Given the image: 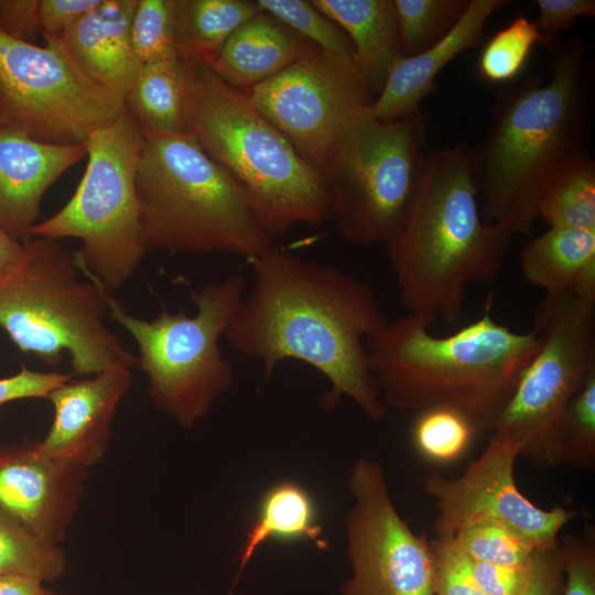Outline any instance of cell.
Listing matches in <instances>:
<instances>
[{
  "instance_id": "1",
  "label": "cell",
  "mask_w": 595,
  "mask_h": 595,
  "mask_svg": "<svg viewBox=\"0 0 595 595\" xmlns=\"http://www.w3.org/2000/svg\"><path fill=\"white\" fill-rule=\"evenodd\" d=\"M250 264L252 283L224 338L259 361L266 379L284 360L320 371L329 383L323 409L347 397L369 418H382L366 340L387 320L372 288L335 266L273 246Z\"/></svg>"
},
{
  "instance_id": "2",
  "label": "cell",
  "mask_w": 595,
  "mask_h": 595,
  "mask_svg": "<svg viewBox=\"0 0 595 595\" xmlns=\"http://www.w3.org/2000/svg\"><path fill=\"white\" fill-rule=\"evenodd\" d=\"M550 68L548 83L531 74L502 85L473 150L482 217L512 236L531 234L551 182L589 153L583 39L574 35L554 47Z\"/></svg>"
},
{
  "instance_id": "3",
  "label": "cell",
  "mask_w": 595,
  "mask_h": 595,
  "mask_svg": "<svg viewBox=\"0 0 595 595\" xmlns=\"http://www.w3.org/2000/svg\"><path fill=\"white\" fill-rule=\"evenodd\" d=\"M473 163L466 144L426 152L408 212L386 244L402 305L450 324L462 316L468 285L499 275L512 239L483 219Z\"/></svg>"
},
{
  "instance_id": "4",
  "label": "cell",
  "mask_w": 595,
  "mask_h": 595,
  "mask_svg": "<svg viewBox=\"0 0 595 595\" xmlns=\"http://www.w3.org/2000/svg\"><path fill=\"white\" fill-rule=\"evenodd\" d=\"M489 304L448 336L431 334L434 318L408 312L368 337V366L383 401L418 412L452 408L480 434L493 430L541 338L533 329L519 333L500 324Z\"/></svg>"
},
{
  "instance_id": "5",
  "label": "cell",
  "mask_w": 595,
  "mask_h": 595,
  "mask_svg": "<svg viewBox=\"0 0 595 595\" xmlns=\"http://www.w3.org/2000/svg\"><path fill=\"white\" fill-rule=\"evenodd\" d=\"M186 63V62H185ZM187 133L242 186L273 239L332 218L321 171L249 100L204 63H186Z\"/></svg>"
},
{
  "instance_id": "6",
  "label": "cell",
  "mask_w": 595,
  "mask_h": 595,
  "mask_svg": "<svg viewBox=\"0 0 595 595\" xmlns=\"http://www.w3.org/2000/svg\"><path fill=\"white\" fill-rule=\"evenodd\" d=\"M136 192L149 249L252 263L273 246L242 186L187 133L143 136Z\"/></svg>"
},
{
  "instance_id": "7",
  "label": "cell",
  "mask_w": 595,
  "mask_h": 595,
  "mask_svg": "<svg viewBox=\"0 0 595 595\" xmlns=\"http://www.w3.org/2000/svg\"><path fill=\"white\" fill-rule=\"evenodd\" d=\"M109 293L74 252L31 237L0 272V328L21 351L48 365L67 351L73 376L131 369L137 357L105 323Z\"/></svg>"
},
{
  "instance_id": "8",
  "label": "cell",
  "mask_w": 595,
  "mask_h": 595,
  "mask_svg": "<svg viewBox=\"0 0 595 595\" xmlns=\"http://www.w3.org/2000/svg\"><path fill=\"white\" fill-rule=\"evenodd\" d=\"M246 280L239 272L188 285L196 312H171L165 305L153 320L128 313L109 293L108 318L120 325L139 348L153 404L185 428H193L232 385L231 363L220 339L240 304Z\"/></svg>"
},
{
  "instance_id": "9",
  "label": "cell",
  "mask_w": 595,
  "mask_h": 595,
  "mask_svg": "<svg viewBox=\"0 0 595 595\" xmlns=\"http://www.w3.org/2000/svg\"><path fill=\"white\" fill-rule=\"evenodd\" d=\"M143 134L123 110L86 142L87 165L69 201L31 236L83 242L75 260L107 291L121 288L149 250L136 192Z\"/></svg>"
},
{
  "instance_id": "10",
  "label": "cell",
  "mask_w": 595,
  "mask_h": 595,
  "mask_svg": "<svg viewBox=\"0 0 595 595\" xmlns=\"http://www.w3.org/2000/svg\"><path fill=\"white\" fill-rule=\"evenodd\" d=\"M426 128L422 111L385 122L370 105L346 123L322 170L345 240L387 244L397 232L420 177Z\"/></svg>"
},
{
  "instance_id": "11",
  "label": "cell",
  "mask_w": 595,
  "mask_h": 595,
  "mask_svg": "<svg viewBox=\"0 0 595 595\" xmlns=\"http://www.w3.org/2000/svg\"><path fill=\"white\" fill-rule=\"evenodd\" d=\"M533 331L540 348L493 431L506 433L534 464L551 466L558 464L569 403L595 371V296L544 294Z\"/></svg>"
},
{
  "instance_id": "12",
  "label": "cell",
  "mask_w": 595,
  "mask_h": 595,
  "mask_svg": "<svg viewBox=\"0 0 595 595\" xmlns=\"http://www.w3.org/2000/svg\"><path fill=\"white\" fill-rule=\"evenodd\" d=\"M24 42L0 30V123L35 140L86 143L123 104L93 84L60 36Z\"/></svg>"
},
{
  "instance_id": "13",
  "label": "cell",
  "mask_w": 595,
  "mask_h": 595,
  "mask_svg": "<svg viewBox=\"0 0 595 595\" xmlns=\"http://www.w3.org/2000/svg\"><path fill=\"white\" fill-rule=\"evenodd\" d=\"M247 96L322 173L344 127L375 94L353 64L306 41L294 62Z\"/></svg>"
},
{
  "instance_id": "14",
  "label": "cell",
  "mask_w": 595,
  "mask_h": 595,
  "mask_svg": "<svg viewBox=\"0 0 595 595\" xmlns=\"http://www.w3.org/2000/svg\"><path fill=\"white\" fill-rule=\"evenodd\" d=\"M348 485L355 497L346 519L351 575L339 595H434L431 544L394 508L382 467L358 458Z\"/></svg>"
},
{
  "instance_id": "15",
  "label": "cell",
  "mask_w": 595,
  "mask_h": 595,
  "mask_svg": "<svg viewBox=\"0 0 595 595\" xmlns=\"http://www.w3.org/2000/svg\"><path fill=\"white\" fill-rule=\"evenodd\" d=\"M520 451L506 433L494 431L484 453L461 477L432 475L425 480L423 489L439 512L437 539H451L473 522L490 520L523 534L537 549L560 547L558 534L574 512L561 507L541 509L518 490L513 467Z\"/></svg>"
},
{
  "instance_id": "16",
  "label": "cell",
  "mask_w": 595,
  "mask_h": 595,
  "mask_svg": "<svg viewBox=\"0 0 595 595\" xmlns=\"http://www.w3.org/2000/svg\"><path fill=\"white\" fill-rule=\"evenodd\" d=\"M86 470L55 461L39 442L0 448V507L58 544L77 512Z\"/></svg>"
},
{
  "instance_id": "17",
  "label": "cell",
  "mask_w": 595,
  "mask_h": 595,
  "mask_svg": "<svg viewBox=\"0 0 595 595\" xmlns=\"http://www.w3.org/2000/svg\"><path fill=\"white\" fill-rule=\"evenodd\" d=\"M130 369H112L64 382L48 400L52 425L39 442L55 461L87 469L106 455L116 410L131 387Z\"/></svg>"
},
{
  "instance_id": "18",
  "label": "cell",
  "mask_w": 595,
  "mask_h": 595,
  "mask_svg": "<svg viewBox=\"0 0 595 595\" xmlns=\"http://www.w3.org/2000/svg\"><path fill=\"white\" fill-rule=\"evenodd\" d=\"M86 155V143L43 142L0 123V227L19 241L31 238L44 194Z\"/></svg>"
},
{
  "instance_id": "19",
  "label": "cell",
  "mask_w": 595,
  "mask_h": 595,
  "mask_svg": "<svg viewBox=\"0 0 595 595\" xmlns=\"http://www.w3.org/2000/svg\"><path fill=\"white\" fill-rule=\"evenodd\" d=\"M506 0H469L453 30L430 48L402 57L389 73L382 88L370 104L374 115L392 122L419 113L423 99L433 90L443 67L463 52L477 46L484 26Z\"/></svg>"
},
{
  "instance_id": "20",
  "label": "cell",
  "mask_w": 595,
  "mask_h": 595,
  "mask_svg": "<svg viewBox=\"0 0 595 595\" xmlns=\"http://www.w3.org/2000/svg\"><path fill=\"white\" fill-rule=\"evenodd\" d=\"M137 2L102 0L60 35L84 75L122 104L140 67L130 41Z\"/></svg>"
},
{
  "instance_id": "21",
  "label": "cell",
  "mask_w": 595,
  "mask_h": 595,
  "mask_svg": "<svg viewBox=\"0 0 595 595\" xmlns=\"http://www.w3.org/2000/svg\"><path fill=\"white\" fill-rule=\"evenodd\" d=\"M305 43L261 11L239 26L205 64L232 87L250 89L294 62Z\"/></svg>"
},
{
  "instance_id": "22",
  "label": "cell",
  "mask_w": 595,
  "mask_h": 595,
  "mask_svg": "<svg viewBox=\"0 0 595 595\" xmlns=\"http://www.w3.org/2000/svg\"><path fill=\"white\" fill-rule=\"evenodd\" d=\"M349 39L354 66L375 95L403 57L393 0H312Z\"/></svg>"
},
{
  "instance_id": "23",
  "label": "cell",
  "mask_w": 595,
  "mask_h": 595,
  "mask_svg": "<svg viewBox=\"0 0 595 595\" xmlns=\"http://www.w3.org/2000/svg\"><path fill=\"white\" fill-rule=\"evenodd\" d=\"M519 268L545 294L595 296V230L549 227L522 246Z\"/></svg>"
},
{
  "instance_id": "24",
  "label": "cell",
  "mask_w": 595,
  "mask_h": 595,
  "mask_svg": "<svg viewBox=\"0 0 595 595\" xmlns=\"http://www.w3.org/2000/svg\"><path fill=\"white\" fill-rule=\"evenodd\" d=\"M186 83L187 65L180 57L143 64L123 99V109L143 136L187 133Z\"/></svg>"
},
{
  "instance_id": "25",
  "label": "cell",
  "mask_w": 595,
  "mask_h": 595,
  "mask_svg": "<svg viewBox=\"0 0 595 595\" xmlns=\"http://www.w3.org/2000/svg\"><path fill=\"white\" fill-rule=\"evenodd\" d=\"M257 510L240 551L237 578L257 549L268 540H310L321 550L328 548L316 505L300 483L286 479L273 484L262 495Z\"/></svg>"
},
{
  "instance_id": "26",
  "label": "cell",
  "mask_w": 595,
  "mask_h": 595,
  "mask_svg": "<svg viewBox=\"0 0 595 595\" xmlns=\"http://www.w3.org/2000/svg\"><path fill=\"white\" fill-rule=\"evenodd\" d=\"M262 10L249 0H173L178 57L207 63L244 23Z\"/></svg>"
},
{
  "instance_id": "27",
  "label": "cell",
  "mask_w": 595,
  "mask_h": 595,
  "mask_svg": "<svg viewBox=\"0 0 595 595\" xmlns=\"http://www.w3.org/2000/svg\"><path fill=\"white\" fill-rule=\"evenodd\" d=\"M538 218L549 227L595 230V161L591 153L572 161L551 182Z\"/></svg>"
},
{
  "instance_id": "28",
  "label": "cell",
  "mask_w": 595,
  "mask_h": 595,
  "mask_svg": "<svg viewBox=\"0 0 595 595\" xmlns=\"http://www.w3.org/2000/svg\"><path fill=\"white\" fill-rule=\"evenodd\" d=\"M66 570L58 544L52 543L0 507V575L23 574L53 582Z\"/></svg>"
},
{
  "instance_id": "29",
  "label": "cell",
  "mask_w": 595,
  "mask_h": 595,
  "mask_svg": "<svg viewBox=\"0 0 595 595\" xmlns=\"http://www.w3.org/2000/svg\"><path fill=\"white\" fill-rule=\"evenodd\" d=\"M469 0H393L403 57L419 54L446 36Z\"/></svg>"
},
{
  "instance_id": "30",
  "label": "cell",
  "mask_w": 595,
  "mask_h": 595,
  "mask_svg": "<svg viewBox=\"0 0 595 595\" xmlns=\"http://www.w3.org/2000/svg\"><path fill=\"white\" fill-rule=\"evenodd\" d=\"M536 44H543L534 24L518 15L485 44L477 63V75L491 84L516 80Z\"/></svg>"
},
{
  "instance_id": "31",
  "label": "cell",
  "mask_w": 595,
  "mask_h": 595,
  "mask_svg": "<svg viewBox=\"0 0 595 595\" xmlns=\"http://www.w3.org/2000/svg\"><path fill=\"white\" fill-rule=\"evenodd\" d=\"M479 434L464 413L447 407L420 411L412 428L415 448L424 457L439 463L463 455Z\"/></svg>"
},
{
  "instance_id": "32",
  "label": "cell",
  "mask_w": 595,
  "mask_h": 595,
  "mask_svg": "<svg viewBox=\"0 0 595 595\" xmlns=\"http://www.w3.org/2000/svg\"><path fill=\"white\" fill-rule=\"evenodd\" d=\"M257 2L262 11L274 17L302 39L354 65V51L349 39L312 1L258 0Z\"/></svg>"
},
{
  "instance_id": "33",
  "label": "cell",
  "mask_w": 595,
  "mask_h": 595,
  "mask_svg": "<svg viewBox=\"0 0 595 595\" xmlns=\"http://www.w3.org/2000/svg\"><path fill=\"white\" fill-rule=\"evenodd\" d=\"M472 560L508 566L526 564L536 545L508 526L490 520L473 522L451 539Z\"/></svg>"
},
{
  "instance_id": "34",
  "label": "cell",
  "mask_w": 595,
  "mask_h": 595,
  "mask_svg": "<svg viewBox=\"0 0 595 595\" xmlns=\"http://www.w3.org/2000/svg\"><path fill=\"white\" fill-rule=\"evenodd\" d=\"M130 41L140 66L178 57L173 0H138L131 19Z\"/></svg>"
},
{
  "instance_id": "35",
  "label": "cell",
  "mask_w": 595,
  "mask_h": 595,
  "mask_svg": "<svg viewBox=\"0 0 595 595\" xmlns=\"http://www.w3.org/2000/svg\"><path fill=\"white\" fill-rule=\"evenodd\" d=\"M595 459V371L566 409L558 464L592 466Z\"/></svg>"
},
{
  "instance_id": "36",
  "label": "cell",
  "mask_w": 595,
  "mask_h": 595,
  "mask_svg": "<svg viewBox=\"0 0 595 595\" xmlns=\"http://www.w3.org/2000/svg\"><path fill=\"white\" fill-rule=\"evenodd\" d=\"M434 595H485L476 585L470 559L451 540L431 544Z\"/></svg>"
},
{
  "instance_id": "37",
  "label": "cell",
  "mask_w": 595,
  "mask_h": 595,
  "mask_svg": "<svg viewBox=\"0 0 595 595\" xmlns=\"http://www.w3.org/2000/svg\"><path fill=\"white\" fill-rule=\"evenodd\" d=\"M539 15L534 24L544 46L551 47L560 32L573 26L578 18L595 15L594 0H537Z\"/></svg>"
},
{
  "instance_id": "38",
  "label": "cell",
  "mask_w": 595,
  "mask_h": 595,
  "mask_svg": "<svg viewBox=\"0 0 595 595\" xmlns=\"http://www.w3.org/2000/svg\"><path fill=\"white\" fill-rule=\"evenodd\" d=\"M72 376L56 371H34L22 365L17 374L0 378V407L20 399H47L55 388L72 379Z\"/></svg>"
},
{
  "instance_id": "39",
  "label": "cell",
  "mask_w": 595,
  "mask_h": 595,
  "mask_svg": "<svg viewBox=\"0 0 595 595\" xmlns=\"http://www.w3.org/2000/svg\"><path fill=\"white\" fill-rule=\"evenodd\" d=\"M561 553L565 576L561 595H595L594 548L572 540Z\"/></svg>"
},
{
  "instance_id": "40",
  "label": "cell",
  "mask_w": 595,
  "mask_h": 595,
  "mask_svg": "<svg viewBox=\"0 0 595 595\" xmlns=\"http://www.w3.org/2000/svg\"><path fill=\"white\" fill-rule=\"evenodd\" d=\"M563 583L561 548L538 549L530 558L527 580L519 595H561Z\"/></svg>"
},
{
  "instance_id": "41",
  "label": "cell",
  "mask_w": 595,
  "mask_h": 595,
  "mask_svg": "<svg viewBox=\"0 0 595 595\" xmlns=\"http://www.w3.org/2000/svg\"><path fill=\"white\" fill-rule=\"evenodd\" d=\"M529 561L520 566H508L470 559L472 573L485 595H519L527 580Z\"/></svg>"
},
{
  "instance_id": "42",
  "label": "cell",
  "mask_w": 595,
  "mask_h": 595,
  "mask_svg": "<svg viewBox=\"0 0 595 595\" xmlns=\"http://www.w3.org/2000/svg\"><path fill=\"white\" fill-rule=\"evenodd\" d=\"M102 0H39L41 35L60 36Z\"/></svg>"
},
{
  "instance_id": "43",
  "label": "cell",
  "mask_w": 595,
  "mask_h": 595,
  "mask_svg": "<svg viewBox=\"0 0 595 595\" xmlns=\"http://www.w3.org/2000/svg\"><path fill=\"white\" fill-rule=\"evenodd\" d=\"M0 30L14 39L34 43L41 34L39 0H0Z\"/></svg>"
},
{
  "instance_id": "44",
  "label": "cell",
  "mask_w": 595,
  "mask_h": 595,
  "mask_svg": "<svg viewBox=\"0 0 595 595\" xmlns=\"http://www.w3.org/2000/svg\"><path fill=\"white\" fill-rule=\"evenodd\" d=\"M0 595H57L35 576L23 574L0 575Z\"/></svg>"
},
{
  "instance_id": "45",
  "label": "cell",
  "mask_w": 595,
  "mask_h": 595,
  "mask_svg": "<svg viewBox=\"0 0 595 595\" xmlns=\"http://www.w3.org/2000/svg\"><path fill=\"white\" fill-rule=\"evenodd\" d=\"M23 241H19L0 227V272L8 269L19 258Z\"/></svg>"
}]
</instances>
